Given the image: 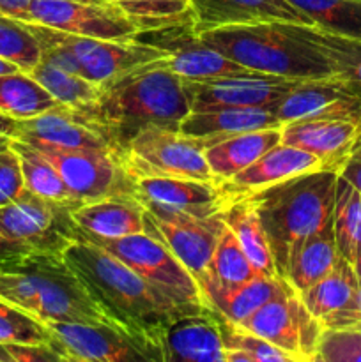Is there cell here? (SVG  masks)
<instances>
[{
	"mask_svg": "<svg viewBox=\"0 0 361 362\" xmlns=\"http://www.w3.org/2000/svg\"><path fill=\"white\" fill-rule=\"evenodd\" d=\"M64 257L84 281L110 325L133 339L147 362H161L166 329L188 313H198L161 292L98 244L78 239Z\"/></svg>",
	"mask_w": 361,
	"mask_h": 362,
	"instance_id": "obj_1",
	"label": "cell"
},
{
	"mask_svg": "<svg viewBox=\"0 0 361 362\" xmlns=\"http://www.w3.org/2000/svg\"><path fill=\"white\" fill-rule=\"evenodd\" d=\"M98 87L92 101L71 110L94 127L117 156L147 127L179 131L190 113L183 80L170 69L166 57L126 71Z\"/></svg>",
	"mask_w": 361,
	"mask_h": 362,
	"instance_id": "obj_2",
	"label": "cell"
},
{
	"mask_svg": "<svg viewBox=\"0 0 361 362\" xmlns=\"http://www.w3.org/2000/svg\"><path fill=\"white\" fill-rule=\"evenodd\" d=\"M336 180L338 172L314 170L241 197L257 212L280 278L301 244L333 219Z\"/></svg>",
	"mask_w": 361,
	"mask_h": 362,
	"instance_id": "obj_3",
	"label": "cell"
},
{
	"mask_svg": "<svg viewBox=\"0 0 361 362\" xmlns=\"http://www.w3.org/2000/svg\"><path fill=\"white\" fill-rule=\"evenodd\" d=\"M0 299L42 324H108L64 253H30L0 262Z\"/></svg>",
	"mask_w": 361,
	"mask_h": 362,
	"instance_id": "obj_4",
	"label": "cell"
},
{
	"mask_svg": "<svg viewBox=\"0 0 361 362\" xmlns=\"http://www.w3.org/2000/svg\"><path fill=\"white\" fill-rule=\"evenodd\" d=\"M200 35L251 73L289 80L335 78L324 53L303 34V23L262 21L214 28Z\"/></svg>",
	"mask_w": 361,
	"mask_h": 362,
	"instance_id": "obj_5",
	"label": "cell"
},
{
	"mask_svg": "<svg viewBox=\"0 0 361 362\" xmlns=\"http://www.w3.org/2000/svg\"><path fill=\"white\" fill-rule=\"evenodd\" d=\"M76 202H53L25 189L0 205V262L30 253H64L78 239Z\"/></svg>",
	"mask_w": 361,
	"mask_h": 362,
	"instance_id": "obj_6",
	"label": "cell"
},
{
	"mask_svg": "<svg viewBox=\"0 0 361 362\" xmlns=\"http://www.w3.org/2000/svg\"><path fill=\"white\" fill-rule=\"evenodd\" d=\"M119 159L131 179L176 177L216 184L202 141L176 129L147 127L140 131L122 148Z\"/></svg>",
	"mask_w": 361,
	"mask_h": 362,
	"instance_id": "obj_7",
	"label": "cell"
},
{
	"mask_svg": "<svg viewBox=\"0 0 361 362\" xmlns=\"http://www.w3.org/2000/svg\"><path fill=\"white\" fill-rule=\"evenodd\" d=\"M80 235V233H78ZM84 237L91 243L98 244L103 250L112 253L120 262L133 269L138 276L147 279L151 285L168 293L183 306L191 311L211 310L205 303L200 285L188 272V269L176 258V255L163 246L154 237L145 232L134 235L120 237V239H98V237Z\"/></svg>",
	"mask_w": 361,
	"mask_h": 362,
	"instance_id": "obj_8",
	"label": "cell"
},
{
	"mask_svg": "<svg viewBox=\"0 0 361 362\" xmlns=\"http://www.w3.org/2000/svg\"><path fill=\"white\" fill-rule=\"evenodd\" d=\"M239 325L289 354L294 362H315L324 332L322 322L310 313L285 278L280 292Z\"/></svg>",
	"mask_w": 361,
	"mask_h": 362,
	"instance_id": "obj_9",
	"label": "cell"
},
{
	"mask_svg": "<svg viewBox=\"0 0 361 362\" xmlns=\"http://www.w3.org/2000/svg\"><path fill=\"white\" fill-rule=\"evenodd\" d=\"M38 151L59 170L76 204H88L115 194H133V180L124 172L119 156L112 148Z\"/></svg>",
	"mask_w": 361,
	"mask_h": 362,
	"instance_id": "obj_10",
	"label": "cell"
},
{
	"mask_svg": "<svg viewBox=\"0 0 361 362\" xmlns=\"http://www.w3.org/2000/svg\"><path fill=\"white\" fill-rule=\"evenodd\" d=\"M134 39L165 53L166 64L180 80L200 81L251 73L205 42L193 23L142 30Z\"/></svg>",
	"mask_w": 361,
	"mask_h": 362,
	"instance_id": "obj_11",
	"label": "cell"
},
{
	"mask_svg": "<svg viewBox=\"0 0 361 362\" xmlns=\"http://www.w3.org/2000/svg\"><path fill=\"white\" fill-rule=\"evenodd\" d=\"M28 21L73 35L108 41H133L140 32L119 9L94 0H32Z\"/></svg>",
	"mask_w": 361,
	"mask_h": 362,
	"instance_id": "obj_12",
	"label": "cell"
},
{
	"mask_svg": "<svg viewBox=\"0 0 361 362\" xmlns=\"http://www.w3.org/2000/svg\"><path fill=\"white\" fill-rule=\"evenodd\" d=\"M133 180V194L156 218H209L229 205L219 186L176 177H140Z\"/></svg>",
	"mask_w": 361,
	"mask_h": 362,
	"instance_id": "obj_13",
	"label": "cell"
},
{
	"mask_svg": "<svg viewBox=\"0 0 361 362\" xmlns=\"http://www.w3.org/2000/svg\"><path fill=\"white\" fill-rule=\"evenodd\" d=\"M52 30L53 39L73 57L80 76L101 85L126 71L147 62L165 59V53L154 46L137 41H108V39L84 37L67 32Z\"/></svg>",
	"mask_w": 361,
	"mask_h": 362,
	"instance_id": "obj_14",
	"label": "cell"
},
{
	"mask_svg": "<svg viewBox=\"0 0 361 362\" xmlns=\"http://www.w3.org/2000/svg\"><path fill=\"white\" fill-rule=\"evenodd\" d=\"M301 80L260 73L232 74L209 80H183L191 110L269 108Z\"/></svg>",
	"mask_w": 361,
	"mask_h": 362,
	"instance_id": "obj_15",
	"label": "cell"
},
{
	"mask_svg": "<svg viewBox=\"0 0 361 362\" xmlns=\"http://www.w3.org/2000/svg\"><path fill=\"white\" fill-rule=\"evenodd\" d=\"M225 228V211L209 218H156L145 211L144 232L168 247L200 283Z\"/></svg>",
	"mask_w": 361,
	"mask_h": 362,
	"instance_id": "obj_16",
	"label": "cell"
},
{
	"mask_svg": "<svg viewBox=\"0 0 361 362\" xmlns=\"http://www.w3.org/2000/svg\"><path fill=\"white\" fill-rule=\"evenodd\" d=\"M50 346L62 362L145 361L140 346L110 324L46 322Z\"/></svg>",
	"mask_w": 361,
	"mask_h": 362,
	"instance_id": "obj_17",
	"label": "cell"
},
{
	"mask_svg": "<svg viewBox=\"0 0 361 362\" xmlns=\"http://www.w3.org/2000/svg\"><path fill=\"white\" fill-rule=\"evenodd\" d=\"M269 110L282 126L306 119L361 120V101L335 78L301 80Z\"/></svg>",
	"mask_w": 361,
	"mask_h": 362,
	"instance_id": "obj_18",
	"label": "cell"
},
{
	"mask_svg": "<svg viewBox=\"0 0 361 362\" xmlns=\"http://www.w3.org/2000/svg\"><path fill=\"white\" fill-rule=\"evenodd\" d=\"M361 138V120L306 119L282 126V144L310 152L322 170L338 172L345 166Z\"/></svg>",
	"mask_w": 361,
	"mask_h": 362,
	"instance_id": "obj_19",
	"label": "cell"
},
{
	"mask_svg": "<svg viewBox=\"0 0 361 362\" xmlns=\"http://www.w3.org/2000/svg\"><path fill=\"white\" fill-rule=\"evenodd\" d=\"M14 140L48 151L110 148L105 138L67 106H55L45 113L18 120Z\"/></svg>",
	"mask_w": 361,
	"mask_h": 362,
	"instance_id": "obj_20",
	"label": "cell"
},
{
	"mask_svg": "<svg viewBox=\"0 0 361 362\" xmlns=\"http://www.w3.org/2000/svg\"><path fill=\"white\" fill-rule=\"evenodd\" d=\"M190 4L193 27L198 34L262 21L311 25L310 20L287 0H190Z\"/></svg>",
	"mask_w": 361,
	"mask_h": 362,
	"instance_id": "obj_21",
	"label": "cell"
},
{
	"mask_svg": "<svg viewBox=\"0 0 361 362\" xmlns=\"http://www.w3.org/2000/svg\"><path fill=\"white\" fill-rule=\"evenodd\" d=\"M314 170H322L321 161L314 154L294 145L278 144L255 159L243 172L219 184V189L230 202Z\"/></svg>",
	"mask_w": 361,
	"mask_h": 362,
	"instance_id": "obj_22",
	"label": "cell"
},
{
	"mask_svg": "<svg viewBox=\"0 0 361 362\" xmlns=\"http://www.w3.org/2000/svg\"><path fill=\"white\" fill-rule=\"evenodd\" d=\"M225 362L218 315L212 310L177 318L161 339V362Z\"/></svg>",
	"mask_w": 361,
	"mask_h": 362,
	"instance_id": "obj_23",
	"label": "cell"
},
{
	"mask_svg": "<svg viewBox=\"0 0 361 362\" xmlns=\"http://www.w3.org/2000/svg\"><path fill=\"white\" fill-rule=\"evenodd\" d=\"M78 233L98 239H120L144 232L145 209L133 194H115L73 207Z\"/></svg>",
	"mask_w": 361,
	"mask_h": 362,
	"instance_id": "obj_24",
	"label": "cell"
},
{
	"mask_svg": "<svg viewBox=\"0 0 361 362\" xmlns=\"http://www.w3.org/2000/svg\"><path fill=\"white\" fill-rule=\"evenodd\" d=\"M280 126L269 108H207L191 110L180 122L179 131L184 136L200 140L205 148L223 138Z\"/></svg>",
	"mask_w": 361,
	"mask_h": 362,
	"instance_id": "obj_25",
	"label": "cell"
},
{
	"mask_svg": "<svg viewBox=\"0 0 361 362\" xmlns=\"http://www.w3.org/2000/svg\"><path fill=\"white\" fill-rule=\"evenodd\" d=\"M282 144V126L269 129L248 131L236 136L223 138L204 148L205 159L216 184L232 179L269 148Z\"/></svg>",
	"mask_w": 361,
	"mask_h": 362,
	"instance_id": "obj_26",
	"label": "cell"
},
{
	"mask_svg": "<svg viewBox=\"0 0 361 362\" xmlns=\"http://www.w3.org/2000/svg\"><path fill=\"white\" fill-rule=\"evenodd\" d=\"M283 278L258 274L257 278L237 286H202L205 303L218 315L225 317L234 324H241L255 313L262 304L268 303L273 296L280 292Z\"/></svg>",
	"mask_w": 361,
	"mask_h": 362,
	"instance_id": "obj_27",
	"label": "cell"
},
{
	"mask_svg": "<svg viewBox=\"0 0 361 362\" xmlns=\"http://www.w3.org/2000/svg\"><path fill=\"white\" fill-rule=\"evenodd\" d=\"M340 258L333 219L308 237L292 257L285 279L296 292H304L333 271Z\"/></svg>",
	"mask_w": 361,
	"mask_h": 362,
	"instance_id": "obj_28",
	"label": "cell"
},
{
	"mask_svg": "<svg viewBox=\"0 0 361 362\" xmlns=\"http://www.w3.org/2000/svg\"><path fill=\"white\" fill-rule=\"evenodd\" d=\"M225 225L237 237L248 260L251 262L258 274L269 276V278L278 276L268 237L250 202L244 198L230 200L225 209Z\"/></svg>",
	"mask_w": 361,
	"mask_h": 362,
	"instance_id": "obj_29",
	"label": "cell"
},
{
	"mask_svg": "<svg viewBox=\"0 0 361 362\" xmlns=\"http://www.w3.org/2000/svg\"><path fill=\"white\" fill-rule=\"evenodd\" d=\"M357 286H360V278L354 271L353 262L340 257L328 276L301 292L299 296L310 313L322 322L329 315L345 308L357 292Z\"/></svg>",
	"mask_w": 361,
	"mask_h": 362,
	"instance_id": "obj_30",
	"label": "cell"
},
{
	"mask_svg": "<svg viewBox=\"0 0 361 362\" xmlns=\"http://www.w3.org/2000/svg\"><path fill=\"white\" fill-rule=\"evenodd\" d=\"M303 34L326 55L335 80L361 101V41L303 25Z\"/></svg>",
	"mask_w": 361,
	"mask_h": 362,
	"instance_id": "obj_31",
	"label": "cell"
},
{
	"mask_svg": "<svg viewBox=\"0 0 361 362\" xmlns=\"http://www.w3.org/2000/svg\"><path fill=\"white\" fill-rule=\"evenodd\" d=\"M55 106H59V101L30 73L14 71L0 74V113L23 120Z\"/></svg>",
	"mask_w": 361,
	"mask_h": 362,
	"instance_id": "obj_32",
	"label": "cell"
},
{
	"mask_svg": "<svg viewBox=\"0 0 361 362\" xmlns=\"http://www.w3.org/2000/svg\"><path fill=\"white\" fill-rule=\"evenodd\" d=\"M329 34L361 41V0H287Z\"/></svg>",
	"mask_w": 361,
	"mask_h": 362,
	"instance_id": "obj_33",
	"label": "cell"
},
{
	"mask_svg": "<svg viewBox=\"0 0 361 362\" xmlns=\"http://www.w3.org/2000/svg\"><path fill=\"white\" fill-rule=\"evenodd\" d=\"M258 272L248 260L246 253L241 247L239 240L234 235L232 230L225 225L222 237H219L216 250L209 262L207 272L198 285L212 286H237L250 279L257 278Z\"/></svg>",
	"mask_w": 361,
	"mask_h": 362,
	"instance_id": "obj_34",
	"label": "cell"
},
{
	"mask_svg": "<svg viewBox=\"0 0 361 362\" xmlns=\"http://www.w3.org/2000/svg\"><path fill=\"white\" fill-rule=\"evenodd\" d=\"M333 228L340 257L354 262L361 253V193L338 173Z\"/></svg>",
	"mask_w": 361,
	"mask_h": 362,
	"instance_id": "obj_35",
	"label": "cell"
},
{
	"mask_svg": "<svg viewBox=\"0 0 361 362\" xmlns=\"http://www.w3.org/2000/svg\"><path fill=\"white\" fill-rule=\"evenodd\" d=\"M126 14L142 30L193 23L190 0H94Z\"/></svg>",
	"mask_w": 361,
	"mask_h": 362,
	"instance_id": "obj_36",
	"label": "cell"
},
{
	"mask_svg": "<svg viewBox=\"0 0 361 362\" xmlns=\"http://www.w3.org/2000/svg\"><path fill=\"white\" fill-rule=\"evenodd\" d=\"M11 145L20 156L21 170H23L25 187L38 197L53 202H74L69 189L64 184L59 170L41 154L35 147L25 141L11 138Z\"/></svg>",
	"mask_w": 361,
	"mask_h": 362,
	"instance_id": "obj_37",
	"label": "cell"
},
{
	"mask_svg": "<svg viewBox=\"0 0 361 362\" xmlns=\"http://www.w3.org/2000/svg\"><path fill=\"white\" fill-rule=\"evenodd\" d=\"M30 76L39 81L59 101V105L67 106V108L92 101L99 90L98 85L88 81L87 78L53 66L42 59H39L34 69L30 71Z\"/></svg>",
	"mask_w": 361,
	"mask_h": 362,
	"instance_id": "obj_38",
	"label": "cell"
},
{
	"mask_svg": "<svg viewBox=\"0 0 361 362\" xmlns=\"http://www.w3.org/2000/svg\"><path fill=\"white\" fill-rule=\"evenodd\" d=\"M0 59L30 73L41 59V46L28 21L0 16Z\"/></svg>",
	"mask_w": 361,
	"mask_h": 362,
	"instance_id": "obj_39",
	"label": "cell"
},
{
	"mask_svg": "<svg viewBox=\"0 0 361 362\" xmlns=\"http://www.w3.org/2000/svg\"><path fill=\"white\" fill-rule=\"evenodd\" d=\"M218 322L225 350L244 352L250 357L251 362H294L289 354L280 350L278 346L269 343L268 339L260 338V336L253 334L248 329L241 327L239 324L227 320L222 315H218Z\"/></svg>",
	"mask_w": 361,
	"mask_h": 362,
	"instance_id": "obj_40",
	"label": "cell"
},
{
	"mask_svg": "<svg viewBox=\"0 0 361 362\" xmlns=\"http://www.w3.org/2000/svg\"><path fill=\"white\" fill-rule=\"evenodd\" d=\"M50 343V331L41 320L0 299V343Z\"/></svg>",
	"mask_w": 361,
	"mask_h": 362,
	"instance_id": "obj_41",
	"label": "cell"
},
{
	"mask_svg": "<svg viewBox=\"0 0 361 362\" xmlns=\"http://www.w3.org/2000/svg\"><path fill=\"white\" fill-rule=\"evenodd\" d=\"M315 362H361V325L324 327Z\"/></svg>",
	"mask_w": 361,
	"mask_h": 362,
	"instance_id": "obj_42",
	"label": "cell"
},
{
	"mask_svg": "<svg viewBox=\"0 0 361 362\" xmlns=\"http://www.w3.org/2000/svg\"><path fill=\"white\" fill-rule=\"evenodd\" d=\"M25 179L21 170L20 156L9 141L0 144V205L16 200L23 191Z\"/></svg>",
	"mask_w": 361,
	"mask_h": 362,
	"instance_id": "obj_43",
	"label": "cell"
},
{
	"mask_svg": "<svg viewBox=\"0 0 361 362\" xmlns=\"http://www.w3.org/2000/svg\"><path fill=\"white\" fill-rule=\"evenodd\" d=\"M0 362H62L50 343H0Z\"/></svg>",
	"mask_w": 361,
	"mask_h": 362,
	"instance_id": "obj_44",
	"label": "cell"
},
{
	"mask_svg": "<svg viewBox=\"0 0 361 362\" xmlns=\"http://www.w3.org/2000/svg\"><path fill=\"white\" fill-rule=\"evenodd\" d=\"M324 327H349V325H361V281L357 286V292L350 299L345 308H342L336 313L329 315L322 320Z\"/></svg>",
	"mask_w": 361,
	"mask_h": 362,
	"instance_id": "obj_45",
	"label": "cell"
},
{
	"mask_svg": "<svg viewBox=\"0 0 361 362\" xmlns=\"http://www.w3.org/2000/svg\"><path fill=\"white\" fill-rule=\"evenodd\" d=\"M32 0H0V16L28 21V9Z\"/></svg>",
	"mask_w": 361,
	"mask_h": 362,
	"instance_id": "obj_46",
	"label": "cell"
},
{
	"mask_svg": "<svg viewBox=\"0 0 361 362\" xmlns=\"http://www.w3.org/2000/svg\"><path fill=\"white\" fill-rule=\"evenodd\" d=\"M340 175H342L343 179L349 180V182L361 193V151L360 148H356V151L353 152V156H350L349 161L345 163V166L340 170Z\"/></svg>",
	"mask_w": 361,
	"mask_h": 362,
	"instance_id": "obj_47",
	"label": "cell"
},
{
	"mask_svg": "<svg viewBox=\"0 0 361 362\" xmlns=\"http://www.w3.org/2000/svg\"><path fill=\"white\" fill-rule=\"evenodd\" d=\"M16 126H18L16 119L6 115V113H0V144H2V141H9L11 138H14Z\"/></svg>",
	"mask_w": 361,
	"mask_h": 362,
	"instance_id": "obj_48",
	"label": "cell"
},
{
	"mask_svg": "<svg viewBox=\"0 0 361 362\" xmlns=\"http://www.w3.org/2000/svg\"><path fill=\"white\" fill-rule=\"evenodd\" d=\"M14 71H21V69L18 66H14V64H11V62H7V60L0 59V74L14 73Z\"/></svg>",
	"mask_w": 361,
	"mask_h": 362,
	"instance_id": "obj_49",
	"label": "cell"
},
{
	"mask_svg": "<svg viewBox=\"0 0 361 362\" xmlns=\"http://www.w3.org/2000/svg\"><path fill=\"white\" fill-rule=\"evenodd\" d=\"M353 265H354V271H356L357 278H360V281H361V253H360V255H357V257H356V258H354Z\"/></svg>",
	"mask_w": 361,
	"mask_h": 362,
	"instance_id": "obj_50",
	"label": "cell"
},
{
	"mask_svg": "<svg viewBox=\"0 0 361 362\" xmlns=\"http://www.w3.org/2000/svg\"><path fill=\"white\" fill-rule=\"evenodd\" d=\"M356 148H360V151H361V138H360V141H357V147Z\"/></svg>",
	"mask_w": 361,
	"mask_h": 362,
	"instance_id": "obj_51",
	"label": "cell"
}]
</instances>
